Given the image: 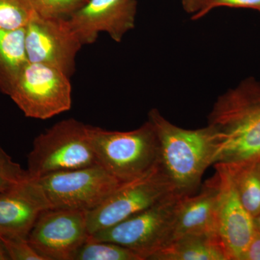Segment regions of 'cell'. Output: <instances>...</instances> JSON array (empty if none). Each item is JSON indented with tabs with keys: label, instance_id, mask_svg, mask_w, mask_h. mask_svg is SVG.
Listing matches in <instances>:
<instances>
[{
	"label": "cell",
	"instance_id": "obj_5",
	"mask_svg": "<svg viewBox=\"0 0 260 260\" xmlns=\"http://www.w3.org/2000/svg\"><path fill=\"white\" fill-rule=\"evenodd\" d=\"M181 198L170 195L148 209L95 232L90 239L119 244L148 260L172 242Z\"/></svg>",
	"mask_w": 260,
	"mask_h": 260
},
{
	"label": "cell",
	"instance_id": "obj_8",
	"mask_svg": "<svg viewBox=\"0 0 260 260\" xmlns=\"http://www.w3.org/2000/svg\"><path fill=\"white\" fill-rule=\"evenodd\" d=\"M173 194L176 193L158 164L144 175L122 183L102 204L88 211L90 236L148 209Z\"/></svg>",
	"mask_w": 260,
	"mask_h": 260
},
{
	"label": "cell",
	"instance_id": "obj_25",
	"mask_svg": "<svg viewBox=\"0 0 260 260\" xmlns=\"http://www.w3.org/2000/svg\"><path fill=\"white\" fill-rule=\"evenodd\" d=\"M183 8L191 16L204 9L211 0H181Z\"/></svg>",
	"mask_w": 260,
	"mask_h": 260
},
{
	"label": "cell",
	"instance_id": "obj_16",
	"mask_svg": "<svg viewBox=\"0 0 260 260\" xmlns=\"http://www.w3.org/2000/svg\"><path fill=\"white\" fill-rule=\"evenodd\" d=\"M25 28L0 29V90L9 95L22 70L28 62Z\"/></svg>",
	"mask_w": 260,
	"mask_h": 260
},
{
	"label": "cell",
	"instance_id": "obj_28",
	"mask_svg": "<svg viewBox=\"0 0 260 260\" xmlns=\"http://www.w3.org/2000/svg\"><path fill=\"white\" fill-rule=\"evenodd\" d=\"M257 164V167L258 169H259V172H260V160L259 162H256Z\"/></svg>",
	"mask_w": 260,
	"mask_h": 260
},
{
	"label": "cell",
	"instance_id": "obj_18",
	"mask_svg": "<svg viewBox=\"0 0 260 260\" xmlns=\"http://www.w3.org/2000/svg\"><path fill=\"white\" fill-rule=\"evenodd\" d=\"M73 260H144L136 252L112 242L89 239L78 249Z\"/></svg>",
	"mask_w": 260,
	"mask_h": 260
},
{
	"label": "cell",
	"instance_id": "obj_15",
	"mask_svg": "<svg viewBox=\"0 0 260 260\" xmlns=\"http://www.w3.org/2000/svg\"><path fill=\"white\" fill-rule=\"evenodd\" d=\"M148 260H230V258L217 233H202L175 238Z\"/></svg>",
	"mask_w": 260,
	"mask_h": 260
},
{
	"label": "cell",
	"instance_id": "obj_27",
	"mask_svg": "<svg viewBox=\"0 0 260 260\" xmlns=\"http://www.w3.org/2000/svg\"><path fill=\"white\" fill-rule=\"evenodd\" d=\"M8 255H7L6 251L5 250L4 246L3 245L1 240H0V260H8Z\"/></svg>",
	"mask_w": 260,
	"mask_h": 260
},
{
	"label": "cell",
	"instance_id": "obj_9",
	"mask_svg": "<svg viewBox=\"0 0 260 260\" xmlns=\"http://www.w3.org/2000/svg\"><path fill=\"white\" fill-rule=\"evenodd\" d=\"M88 211L48 209L29 233L28 240L45 260H73L90 237Z\"/></svg>",
	"mask_w": 260,
	"mask_h": 260
},
{
	"label": "cell",
	"instance_id": "obj_10",
	"mask_svg": "<svg viewBox=\"0 0 260 260\" xmlns=\"http://www.w3.org/2000/svg\"><path fill=\"white\" fill-rule=\"evenodd\" d=\"M25 43L28 61L52 67L70 78L83 46L68 18H43L37 13L25 26Z\"/></svg>",
	"mask_w": 260,
	"mask_h": 260
},
{
	"label": "cell",
	"instance_id": "obj_12",
	"mask_svg": "<svg viewBox=\"0 0 260 260\" xmlns=\"http://www.w3.org/2000/svg\"><path fill=\"white\" fill-rule=\"evenodd\" d=\"M220 180L216 231L230 260H242L255 233L254 220L246 210L223 164H214Z\"/></svg>",
	"mask_w": 260,
	"mask_h": 260
},
{
	"label": "cell",
	"instance_id": "obj_26",
	"mask_svg": "<svg viewBox=\"0 0 260 260\" xmlns=\"http://www.w3.org/2000/svg\"><path fill=\"white\" fill-rule=\"evenodd\" d=\"M254 220V229L256 232L260 234V213L253 218Z\"/></svg>",
	"mask_w": 260,
	"mask_h": 260
},
{
	"label": "cell",
	"instance_id": "obj_21",
	"mask_svg": "<svg viewBox=\"0 0 260 260\" xmlns=\"http://www.w3.org/2000/svg\"><path fill=\"white\" fill-rule=\"evenodd\" d=\"M28 179L27 171L0 146V191L13 189Z\"/></svg>",
	"mask_w": 260,
	"mask_h": 260
},
{
	"label": "cell",
	"instance_id": "obj_23",
	"mask_svg": "<svg viewBox=\"0 0 260 260\" xmlns=\"http://www.w3.org/2000/svg\"><path fill=\"white\" fill-rule=\"evenodd\" d=\"M220 7L234 8H248L260 12V0H211L206 7L194 15L191 20H199L208 14L211 10Z\"/></svg>",
	"mask_w": 260,
	"mask_h": 260
},
{
	"label": "cell",
	"instance_id": "obj_14",
	"mask_svg": "<svg viewBox=\"0 0 260 260\" xmlns=\"http://www.w3.org/2000/svg\"><path fill=\"white\" fill-rule=\"evenodd\" d=\"M219 189L220 180L215 171V175L205 181L199 192L181 197L173 239L186 234L217 233Z\"/></svg>",
	"mask_w": 260,
	"mask_h": 260
},
{
	"label": "cell",
	"instance_id": "obj_2",
	"mask_svg": "<svg viewBox=\"0 0 260 260\" xmlns=\"http://www.w3.org/2000/svg\"><path fill=\"white\" fill-rule=\"evenodd\" d=\"M158 140V165L176 194H194L213 165L216 144L209 126L186 129L172 124L157 109L148 113Z\"/></svg>",
	"mask_w": 260,
	"mask_h": 260
},
{
	"label": "cell",
	"instance_id": "obj_7",
	"mask_svg": "<svg viewBox=\"0 0 260 260\" xmlns=\"http://www.w3.org/2000/svg\"><path fill=\"white\" fill-rule=\"evenodd\" d=\"M8 96L26 117L51 119L71 109L70 77L52 67L28 61Z\"/></svg>",
	"mask_w": 260,
	"mask_h": 260
},
{
	"label": "cell",
	"instance_id": "obj_22",
	"mask_svg": "<svg viewBox=\"0 0 260 260\" xmlns=\"http://www.w3.org/2000/svg\"><path fill=\"white\" fill-rule=\"evenodd\" d=\"M5 250L11 260H45L28 242V238L0 237Z\"/></svg>",
	"mask_w": 260,
	"mask_h": 260
},
{
	"label": "cell",
	"instance_id": "obj_13",
	"mask_svg": "<svg viewBox=\"0 0 260 260\" xmlns=\"http://www.w3.org/2000/svg\"><path fill=\"white\" fill-rule=\"evenodd\" d=\"M48 210L31 179L0 191V237L28 238L39 215Z\"/></svg>",
	"mask_w": 260,
	"mask_h": 260
},
{
	"label": "cell",
	"instance_id": "obj_4",
	"mask_svg": "<svg viewBox=\"0 0 260 260\" xmlns=\"http://www.w3.org/2000/svg\"><path fill=\"white\" fill-rule=\"evenodd\" d=\"M88 124L70 118L38 135L28 155L29 178L99 164Z\"/></svg>",
	"mask_w": 260,
	"mask_h": 260
},
{
	"label": "cell",
	"instance_id": "obj_20",
	"mask_svg": "<svg viewBox=\"0 0 260 260\" xmlns=\"http://www.w3.org/2000/svg\"><path fill=\"white\" fill-rule=\"evenodd\" d=\"M38 15L47 18H69L88 0H30Z\"/></svg>",
	"mask_w": 260,
	"mask_h": 260
},
{
	"label": "cell",
	"instance_id": "obj_3",
	"mask_svg": "<svg viewBox=\"0 0 260 260\" xmlns=\"http://www.w3.org/2000/svg\"><path fill=\"white\" fill-rule=\"evenodd\" d=\"M99 165L121 183L144 175L158 164V140L150 121L131 131L89 126Z\"/></svg>",
	"mask_w": 260,
	"mask_h": 260
},
{
	"label": "cell",
	"instance_id": "obj_24",
	"mask_svg": "<svg viewBox=\"0 0 260 260\" xmlns=\"http://www.w3.org/2000/svg\"><path fill=\"white\" fill-rule=\"evenodd\" d=\"M242 260H260V234L256 231Z\"/></svg>",
	"mask_w": 260,
	"mask_h": 260
},
{
	"label": "cell",
	"instance_id": "obj_17",
	"mask_svg": "<svg viewBox=\"0 0 260 260\" xmlns=\"http://www.w3.org/2000/svg\"><path fill=\"white\" fill-rule=\"evenodd\" d=\"M223 165L232 178L242 205L254 218L260 213V172L257 164Z\"/></svg>",
	"mask_w": 260,
	"mask_h": 260
},
{
	"label": "cell",
	"instance_id": "obj_6",
	"mask_svg": "<svg viewBox=\"0 0 260 260\" xmlns=\"http://www.w3.org/2000/svg\"><path fill=\"white\" fill-rule=\"evenodd\" d=\"M32 180L48 209L86 211L99 206L122 184L99 164L53 173Z\"/></svg>",
	"mask_w": 260,
	"mask_h": 260
},
{
	"label": "cell",
	"instance_id": "obj_11",
	"mask_svg": "<svg viewBox=\"0 0 260 260\" xmlns=\"http://www.w3.org/2000/svg\"><path fill=\"white\" fill-rule=\"evenodd\" d=\"M136 13V0H88L68 20L83 45L104 32L119 43L135 28Z\"/></svg>",
	"mask_w": 260,
	"mask_h": 260
},
{
	"label": "cell",
	"instance_id": "obj_19",
	"mask_svg": "<svg viewBox=\"0 0 260 260\" xmlns=\"http://www.w3.org/2000/svg\"><path fill=\"white\" fill-rule=\"evenodd\" d=\"M36 14L30 0H0V29L25 28Z\"/></svg>",
	"mask_w": 260,
	"mask_h": 260
},
{
	"label": "cell",
	"instance_id": "obj_1",
	"mask_svg": "<svg viewBox=\"0 0 260 260\" xmlns=\"http://www.w3.org/2000/svg\"><path fill=\"white\" fill-rule=\"evenodd\" d=\"M208 126L216 144L214 164L259 162L260 82L249 78L220 95L208 116Z\"/></svg>",
	"mask_w": 260,
	"mask_h": 260
}]
</instances>
